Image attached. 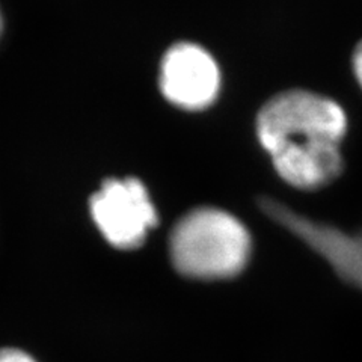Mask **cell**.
Wrapping results in <instances>:
<instances>
[{"instance_id": "cell-7", "label": "cell", "mask_w": 362, "mask_h": 362, "mask_svg": "<svg viewBox=\"0 0 362 362\" xmlns=\"http://www.w3.org/2000/svg\"><path fill=\"white\" fill-rule=\"evenodd\" d=\"M354 68H355L358 82L362 88V41L356 45V50L354 53Z\"/></svg>"}, {"instance_id": "cell-4", "label": "cell", "mask_w": 362, "mask_h": 362, "mask_svg": "<svg viewBox=\"0 0 362 362\" xmlns=\"http://www.w3.org/2000/svg\"><path fill=\"white\" fill-rule=\"evenodd\" d=\"M259 207L325 258L339 278L362 290V233L347 234L329 223L311 221L272 198H262Z\"/></svg>"}, {"instance_id": "cell-2", "label": "cell", "mask_w": 362, "mask_h": 362, "mask_svg": "<svg viewBox=\"0 0 362 362\" xmlns=\"http://www.w3.org/2000/svg\"><path fill=\"white\" fill-rule=\"evenodd\" d=\"M174 267L195 279L239 275L251 255V235L233 214L202 207L181 218L169 237Z\"/></svg>"}, {"instance_id": "cell-6", "label": "cell", "mask_w": 362, "mask_h": 362, "mask_svg": "<svg viewBox=\"0 0 362 362\" xmlns=\"http://www.w3.org/2000/svg\"><path fill=\"white\" fill-rule=\"evenodd\" d=\"M0 362H38L35 358H32L25 350L8 347L0 349Z\"/></svg>"}, {"instance_id": "cell-1", "label": "cell", "mask_w": 362, "mask_h": 362, "mask_svg": "<svg viewBox=\"0 0 362 362\" xmlns=\"http://www.w3.org/2000/svg\"><path fill=\"white\" fill-rule=\"evenodd\" d=\"M346 113L334 100L293 89L270 98L257 117V134L276 173L298 189H319L343 171L339 145Z\"/></svg>"}, {"instance_id": "cell-5", "label": "cell", "mask_w": 362, "mask_h": 362, "mask_svg": "<svg viewBox=\"0 0 362 362\" xmlns=\"http://www.w3.org/2000/svg\"><path fill=\"white\" fill-rule=\"evenodd\" d=\"M221 73L211 54L192 42H180L166 52L160 65V89L173 105L199 110L219 93Z\"/></svg>"}, {"instance_id": "cell-8", "label": "cell", "mask_w": 362, "mask_h": 362, "mask_svg": "<svg viewBox=\"0 0 362 362\" xmlns=\"http://www.w3.org/2000/svg\"><path fill=\"white\" fill-rule=\"evenodd\" d=\"M0 32H2V16H0Z\"/></svg>"}, {"instance_id": "cell-3", "label": "cell", "mask_w": 362, "mask_h": 362, "mask_svg": "<svg viewBox=\"0 0 362 362\" xmlns=\"http://www.w3.org/2000/svg\"><path fill=\"white\" fill-rule=\"evenodd\" d=\"M90 216L106 242L130 251L158 222L148 190L138 178H110L89 201Z\"/></svg>"}]
</instances>
